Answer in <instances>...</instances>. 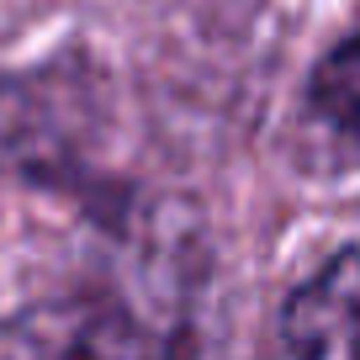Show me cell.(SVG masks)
Instances as JSON below:
<instances>
[{"label": "cell", "mask_w": 360, "mask_h": 360, "mask_svg": "<svg viewBox=\"0 0 360 360\" xmlns=\"http://www.w3.org/2000/svg\"><path fill=\"white\" fill-rule=\"evenodd\" d=\"M307 106H313V117L334 138H345V143L360 148V32L345 37V43L318 64Z\"/></svg>", "instance_id": "obj_3"}, {"label": "cell", "mask_w": 360, "mask_h": 360, "mask_svg": "<svg viewBox=\"0 0 360 360\" xmlns=\"http://www.w3.org/2000/svg\"><path fill=\"white\" fill-rule=\"evenodd\" d=\"M117 349H154V339L96 302H53L0 323V355H117Z\"/></svg>", "instance_id": "obj_2"}, {"label": "cell", "mask_w": 360, "mask_h": 360, "mask_svg": "<svg viewBox=\"0 0 360 360\" xmlns=\"http://www.w3.org/2000/svg\"><path fill=\"white\" fill-rule=\"evenodd\" d=\"M281 345L292 355H360V249L334 255L281 307Z\"/></svg>", "instance_id": "obj_1"}]
</instances>
